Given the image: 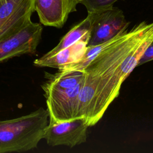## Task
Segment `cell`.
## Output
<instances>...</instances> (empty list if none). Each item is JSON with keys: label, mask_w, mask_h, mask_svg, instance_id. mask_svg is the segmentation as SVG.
Instances as JSON below:
<instances>
[{"label": "cell", "mask_w": 153, "mask_h": 153, "mask_svg": "<svg viewBox=\"0 0 153 153\" xmlns=\"http://www.w3.org/2000/svg\"><path fill=\"white\" fill-rule=\"evenodd\" d=\"M152 40L153 22H142L84 68L77 118L84 117L89 127L99 121Z\"/></svg>", "instance_id": "1"}, {"label": "cell", "mask_w": 153, "mask_h": 153, "mask_svg": "<svg viewBox=\"0 0 153 153\" xmlns=\"http://www.w3.org/2000/svg\"><path fill=\"white\" fill-rule=\"evenodd\" d=\"M48 118L47 109L41 108L16 118L0 120V153L36 148L43 139Z\"/></svg>", "instance_id": "2"}, {"label": "cell", "mask_w": 153, "mask_h": 153, "mask_svg": "<svg viewBox=\"0 0 153 153\" xmlns=\"http://www.w3.org/2000/svg\"><path fill=\"white\" fill-rule=\"evenodd\" d=\"M42 27L31 20L0 40V63L25 54H33L41 38Z\"/></svg>", "instance_id": "3"}, {"label": "cell", "mask_w": 153, "mask_h": 153, "mask_svg": "<svg viewBox=\"0 0 153 153\" xmlns=\"http://www.w3.org/2000/svg\"><path fill=\"white\" fill-rule=\"evenodd\" d=\"M83 80L74 87L44 92L50 124L60 123L77 118L79 96Z\"/></svg>", "instance_id": "4"}, {"label": "cell", "mask_w": 153, "mask_h": 153, "mask_svg": "<svg viewBox=\"0 0 153 153\" xmlns=\"http://www.w3.org/2000/svg\"><path fill=\"white\" fill-rule=\"evenodd\" d=\"M93 14L88 45L104 42L127 30L129 22L121 10L114 6Z\"/></svg>", "instance_id": "5"}, {"label": "cell", "mask_w": 153, "mask_h": 153, "mask_svg": "<svg viewBox=\"0 0 153 153\" xmlns=\"http://www.w3.org/2000/svg\"><path fill=\"white\" fill-rule=\"evenodd\" d=\"M88 127L84 117L57 124L49 123L44 129L43 139L50 146L65 145L72 148L86 142Z\"/></svg>", "instance_id": "6"}, {"label": "cell", "mask_w": 153, "mask_h": 153, "mask_svg": "<svg viewBox=\"0 0 153 153\" xmlns=\"http://www.w3.org/2000/svg\"><path fill=\"white\" fill-rule=\"evenodd\" d=\"M33 11V0H0V40L29 22Z\"/></svg>", "instance_id": "7"}, {"label": "cell", "mask_w": 153, "mask_h": 153, "mask_svg": "<svg viewBox=\"0 0 153 153\" xmlns=\"http://www.w3.org/2000/svg\"><path fill=\"white\" fill-rule=\"evenodd\" d=\"M34 10L44 26L62 27L70 13L76 10L79 0H33Z\"/></svg>", "instance_id": "8"}, {"label": "cell", "mask_w": 153, "mask_h": 153, "mask_svg": "<svg viewBox=\"0 0 153 153\" xmlns=\"http://www.w3.org/2000/svg\"><path fill=\"white\" fill-rule=\"evenodd\" d=\"M90 31L85 34L78 41L56 54L48 57L42 56L35 60L34 65L38 67H48L60 69L65 66L79 60L88 45Z\"/></svg>", "instance_id": "9"}, {"label": "cell", "mask_w": 153, "mask_h": 153, "mask_svg": "<svg viewBox=\"0 0 153 153\" xmlns=\"http://www.w3.org/2000/svg\"><path fill=\"white\" fill-rule=\"evenodd\" d=\"M46 81L41 87L44 92L62 90L74 87L82 81L83 71L76 70H59L54 74L45 73Z\"/></svg>", "instance_id": "10"}, {"label": "cell", "mask_w": 153, "mask_h": 153, "mask_svg": "<svg viewBox=\"0 0 153 153\" xmlns=\"http://www.w3.org/2000/svg\"><path fill=\"white\" fill-rule=\"evenodd\" d=\"M92 19L93 14L91 13H88L87 17L83 20L71 28L55 47L42 56L45 57H50L78 41L85 34L91 30Z\"/></svg>", "instance_id": "11"}, {"label": "cell", "mask_w": 153, "mask_h": 153, "mask_svg": "<svg viewBox=\"0 0 153 153\" xmlns=\"http://www.w3.org/2000/svg\"><path fill=\"white\" fill-rule=\"evenodd\" d=\"M118 0H79V4L85 6L87 13H95L113 6Z\"/></svg>", "instance_id": "12"}, {"label": "cell", "mask_w": 153, "mask_h": 153, "mask_svg": "<svg viewBox=\"0 0 153 153\" xmlns=\"http://www.w3.org/2000/svg\"><path fill=\"white\" fill-rule=\"evenodd\" d=\"M151 60H153V40L150 42L143 51L138 62L137 66Z\"/></svg>", "instance_id": "13"}]
</instances>
